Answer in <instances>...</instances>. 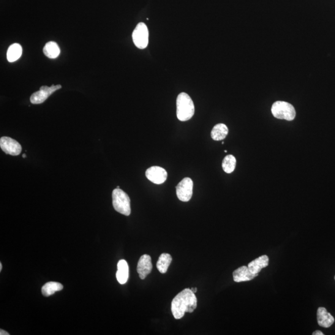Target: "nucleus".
<instances>
[{"label": "nucleus", "instance_id": "2", "mask_svg": "<svg viewBox=\"0 0 335 335\" xmlns=\"http://www.w3.org/2000/svg\"><path fill=\"white\" fill-rule=\"evenodd\" d=\"M195 105L192 98L186 92H181L176 100V116L179 121H188L194 116Z\"/></svg>", "mask_w": 335, "mask_h": 335}, {"label": "nucleus", "instance_id": "4", "mask_svg": "<svg viewBox=\"0 0 335 335\" xmlns=\"http://www.w3.org/2000/svg\"><path fill=\"white\" fill-rule=\"evenodd\" d=\"M271 112L275 118L293 121L296 117V110L290 103L285 102H276L272 106Z\"/></svg>", "mask_w": 335, "mask_h": 335}, {"label": "nucleus", "instance_id": "26", "mask_svg": "<svg viewBox=\"0 0 335 335\" xmlns=\"http://www.w3.org/2000/svg\"><path fill=\"white\" fill-rule=\"evenodd\" d=\"M334 279H335V276H334Z\"/></svg>", "mask_w": 335, "mask_h": 335}, {"label": "nucleus", "instance_id": "21", "mask_svg": "<svg viewBox=\"0 0 335 335\" xmlns=\"http://www.w3.org/2000/svg\"><path fill=\"white\" fill-rule=\"evenodd\" d=\"M0 334L1 335H10L9 333H8L7 331L4 330V329H0Z\"/></svg>", "mask_w": 335, "mask_h": 335}, {"label": "nucleus", "instance_id": "24", "mask_svg": "<svg viewBox=\"0 0 335 335\" xmlns=\"http://www.w3.org/2000/svg\"><path fill=\"white\" fill-rule=\"evenodd\" d=\"M2 268H3V266H2V263H0V271H2Z\"/></svg>", "mask_w": 335, "mask_h": 335}, {"label": "nucleus", "instance_id": "23", "mask_svg": "<svg viewBox=\"0 0 335 335\" xmlns=\"http://www.w3.org/2000/svg\"><path fill=\"white\" fill-rule=\"evenodd\" d=\"M190 290H192L193 291V292L194 293H196V292H197V291H198L197 288H196L190 289Z\"/></svg>", "mask_w": 335, "mask_h": 335}, {"label": "nucleus", "instance_id": "25", "mask_svg": "<svg viewBox=\"0 0 335 335\" xmlns=\"http://www.w3.org/2000/svg\"><path fill=\"white\" fill-rule=\"evenodd\" d=\"M26 154H23V158H26Z\"/></svg>", "mask_w": 335, "mask_h": 335}, {"label": "nucleus", "instance_id": "6", "mask_svg": "<svg viewBox=\"0 0 335 335\" xmlns=\"http://www.w3.org/2000/svg\"><path fill=\"white\" fill-rule=\"evenodd\" d=\"M176 195L182 202H188L193 196V182L189 178H185L176 187Z\"/></svg>", "mask_w": 335, "mask_h": 335}, {"label": "nucleus", "instance_id": "11", "mask_svg": "<svg viewBox=\"0 0 335 335\" xmlns=\"http://www.w3.org/2000/svg\"><path fill=\"white\" fill-rule=\"evenodd\" d=\"M258 276V274H253L249 267L245 266L240 267L233 272V280L236 282L249 281Z\"/></svg>", "mask_w": 335, "mask_h": 335}, {"label": "nucleus", "instance_id": "8", "mask_svg": "<svg viewBox=\"0 0 335 335\" xmlns=\"http://www.w3.org/2000/svg\"><path fill=\"white\" fill-rule=\"evenodd\" d=\"M0 147L5 153L13 156H17L22 151V147L20 143L8 137H3L0 138Z\"/></svg>", "mask_w": 335, "mask_h": 335}, {"label": "nucleus", "instance_id": "12", "mask_svg": "<svg viewBox=\"0 0 335 335\" xmlns=\"http://www.w3.org/2000/svg\"><path fill=\"white\" fill-rule=\"evenodd\" d=\"M317 321L318 325L324 328H329L334 322V318L324 307H319L317 310Z\"/></svg>", "mask_w": 335, "mask_h": 335}, {"label": "nucleus", "instance_id": "14", "mask_svg": "<svg viewBox=\"0 0 335 335\" xmlns=\"http://www.w3.org/2000/svg\"><path fill=\"white\" fill-rule=\"evenodd\" d=\"M116 278L121 284H124L129 279V266L126 260H120L118 263Z\"/></svg>", "mask_w": 335, "mask_h": 335}, {"label": "nucleus", "instance_id": "5", "mask_svg": "<svg viewBox=\"0 0 335 335\" xmlns=\"http://www.w3.org/2000/svg\"><path fill=\"white\" fill-rule=\"evenodd\" d=\"M132 39L136 47L146 49L149 44V30L146 24L138 23L132 33Z\"/></svg>", "mask_w": 335, "mask_h": 335}, {"label": "nucleus", "instance_id": "17", "mask_svg": "<svg viewBox=\"0 0 335 335\" xmlns=\"http://www.w3.org/2000/svg\"><path fill=\"white\" fill-rule=\"evenodd\" d=\"M171 261H172V257L168 253H162L160 256L157 263V267L161 273L164 274L167 272Z\"/></svg>", "mask_w": 335, "mask_h": 335}, {"label": "nucleus", "instance_id": "22", "mask_svg": "<svg viewBox=\"0 0 335 335\" xmlns=\"http://www.w3.org/2000/svg\"><path fill=\"white\" fill-rule=\"evenodd\" d=\"M313 335H324V334L320 330H317L312 333Z\"/></svg>", "mask_w": 335, "mask_h": 335}, {"label": "nucleus", "instance_id": "19", "mask_svg": "<svg viewBox=\"0 0 335 335\" xmlns=\"http://www.w3.org/2000/svg\"><path fill=\"white\" fill-rule=\"evenodd\" d=\"M43 54L50 59H56L59 56L61 51L58 44L55 42H49L43 49Z\"/></svg>", "mask_w": 335, "mask_h": 335}, {"label": "nucleus", "instance_id": "7", "mask_svg": "<svg viewBox=\"0 0 335 335\" xmlns=\"http://www.w3.org/2000/svg\"><path fill=\"white\" fill-rule=\"evenodd\" d=\"M62 88L61 84L58 85H53L51 87L43 86L40 87L39 91L35 92L31 95L30 100L34 105L41 104L45 102L47 98L53 94L54 92Z\"/></svg>", "mask_w": 335, "mask_h": 335}, {"label": "nucleus", "instance_id": "16", "mask_svg": "<svg viewBox=\"0 0 335 335\" xmlns=\"http://www.w3.org/2000/svg\"><path fill=\"white\" fill-rule=\"evenodd\" d=\"M23 49L19 43H13L10 45L7 51V59L10 62H14L20 58Z\"/></svg>", "mask_w": 335, "mask_h": 335}, {"label": "nucleus", "instance_id": "18", "mask_svg": "<svg viewBox=\"0 0 335 335\" xmlns=\"http://www.w3.org/2000/svg\"><path fill=\"white\" fill-rule=\"evenodd\" d=\"M64 286L61 283L57 282H49L43 285L42 288V293L45 297H49L57 291L63 290Z\"/></svg>", "mask_w": 335, "mask_h": 335}, {"label": "nucleus", "instance_id": "10", "mask_svg": "<svg viewBox=\"0 0 335 335\" xmlns=\"http://www.w3.org/2000/svg\"><path fill=\"white\" fill-rule=\"evenodd\" d=\"M153 266L152 263L151 256L143 255L138 261L137 271L141 279H145L146 277L151 273Z\"/></svg>", "mask_w": 335, "mask_h": 335}, {"label": "nucleus", "instance_id": "1", "mask_svg": "<svg viewBox=\"0 0 335 335\" xmlns=\"http://www.w3.org/2000/svg\"><path fill=\"white\" fill-rule=\"evenodd\" d=\"M197 298L190 289L186 288L173 299L171 312L175 319H180L185 313H193L197 307Z\"/></svg>", "mask_w": 335, "mask_h": 335}, {"label": "nucleus", "instance_id": "3", "mask_svg": "<svg viewBox=\"0 0 335 335\" xmlns=\"http://www.w3.org/2000/svg\"><path fill=\"white\" fill-rule=\"evenodd\" d=\"M113 204L114 209L120 214L129 216L131 212L130 208V200L126 193L116 188L113 192Z\"/></svg>", "mask_w": 335, "mask_h": 335}, {"label": "nucleus", "instance_id": "15", "mask_svg": "<svg viewBox=\"0 0 335 335\" xmlns=\"http://www.w3.org/2000/svg\"><path fill=\"white\" fill-rule=\"evenodd\" d=\"M228 133V127L226 125L224 124H218L212 130L211 137L214 140H222L227 137Z\"/></svg>", "mask_w": 335, "mask_h": 335}, {"label": "nucleus", "instance_id": "9", "mask_svg": "<svg viewBox=\"0 0 335 335\" xmlns=\"http://www.w3.org/2000/svg\"><path fill=\"white\" fill-rule=\"evenodd\" d=\"M146 175L149 180L155 184H161L167 180L168 173L164 168L155 166L147 169Z\"/></svg>", "mask_w": 335, "mask_h": 335}, {"label": "nucleus", "instance_id": "20", "mask_svg": "<svg viewBox=\"0 0 335 335\" xmlns=\"http://www.w3.org/2000/svg\"><path fill=\"white\" fill-rule=\"evenodd\" d=\"M236 160L235 157L231 155L226 156L222 162V168L227 173H231L236 167Z\"/></svg>", "mask_w": 335, "mask_h": 335}, {"label": "nucleus", "instance_id": "13", "mask_svg": "<svg viewBox=\"0 0 335 335\" xmlns=\"http://www.w3.org/2000/svg\"><path fill=\"white\" fill-rule=\"evenodd\" d=\"M269 265V258L267 255L261 256V257L255 259L249 264L248 267L254 274H258L263 268H266Z\"/></svg>", "mask_w": 335, "mask_h": 335}]
</instances>
